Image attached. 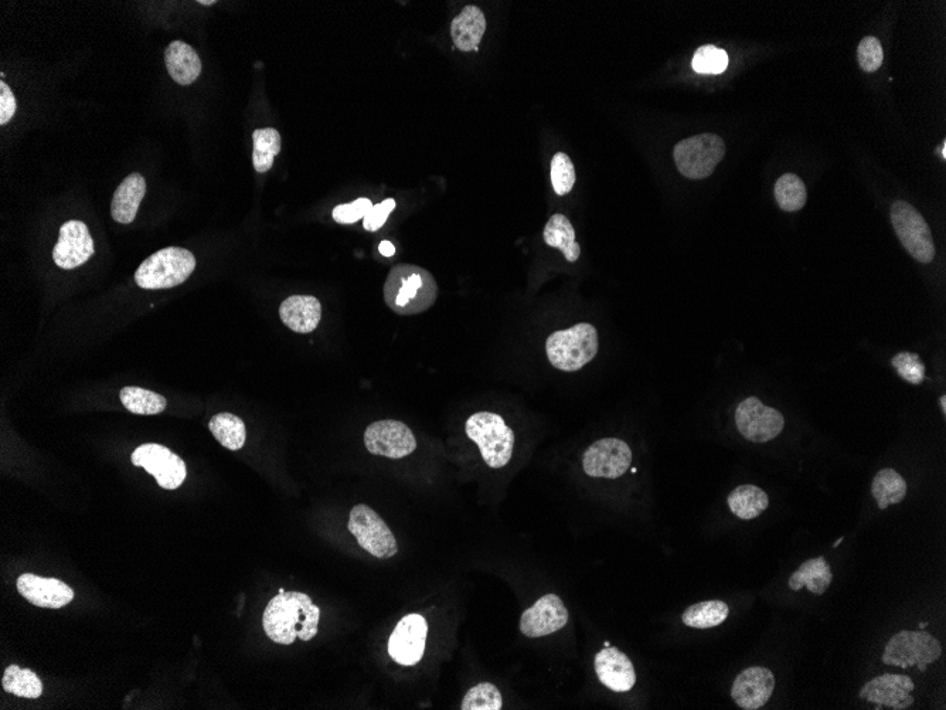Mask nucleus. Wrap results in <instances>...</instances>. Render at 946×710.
Returning a JSON list of instances; mask_svg holds the SVG:
<instances>
[{
  "label": "nucleus",
  "mask_w": 946,
  "mask_h": 710,
  "mask_svg": "<svg viewBox=\"0 0 946 710\" xmlns=\"http://www.w3.org/2000/svg\"><path fill=\"white\" fill-rule=\"evenodd\" d=\"M253 165L258 173L270 171L274 158L281 152V135L277 129H257L253 134Z\"/></svg>",
  "instance_id": "2f4dec72"
},
{
  "label": "nucleus",
  "mask_w": 946,
  "mask_h": 710,
  "mask_svg": "<svg viewBox=\"0 0 946 710\" xmlns=\"http://www.w3.org/2000/svg\"><path fill=\"white\" fill-rule=\"evenodd\" d=\"M891 365L896 368L898 376L911 385H921L925 380V365L917 353L901 352L894 356Z\"/></svg>",
  "instance_id": "4c0bfd02"
},
{
  "label": "nucleus",
  "mask_w": 946,
  "mask_h": 710,
  "mask_svg": "<svg viewBox=\"0 0 946 710\" xmlns=\"http://www.w3.org/2000/svg\"><path fill=\"white\" fill-rule=\"evenodd\" d=\"M428 624L420 614H408L391 634L390 657L400 665L413 667L421 661L427 642Z\"/></svg>",
  "instance_id": "4468645a"
},
{
  "label": "nucleus",
  "mask_w": 946,
  "mask_h": 710,
  "mask_svg": "<svg viewBox=\"0 0 946 710\" xmlns=\"http://www.w3.org/2000/svg\"><path fill=\"white\" fill-rule=\"evenodd\" d=\"M945 156L946 154H945V144H944V146H942V158H945Z\"/></svg>",
  "instance_id": "de8ad7c7"
},
{
  "label": "nucleus",
  "mask_w": 946,
  "mask_h": 710,
  "mask_svg": "<svg viewBox=\"0 0 946 710\" xmlns=\"http://www.w3.org/2000/svg\"><path fill=\"white\" fill-rule=\"evenodd\" d=\"M125 409L141 416H153L166 409L165 397L141 387H124L119 393Z\"/></svg>",
  "instance_id": "473e14b6"
},
{
  "label": "nucleus",
  "mask_w": 946,
  "mask_h": 710,
  "mask_svg": "<svg viewBox=\"0 0 946 710\" xmlns=\"http://www.w3.org/2000/svg\"><path fill=\"white\" fill-rule=\"evenodd\" d=\"M942 655L937 638L925 631H900L887 642L883 662L893 667H918L924 672L927 665L934 664Z\"/></svg>",
  "instance_id": "0eeeda50"
},
{
  "label": "nucleus",
  "mask_w": 946,
  "mask_h": 710,
  "mask_svg": "<svg viewBox=\"0 0 946 710\" xmlns=\"http://www.w3.org/2000/svg\"><path fill=\"white\" fill-rule=\"evenodd\" d=\"M364 445L369 453L398 460L414 453L417 440L410 427L401 421L383 420L366 428Z\"/></svg>",
  "instance_id": "f8f14e48"
},
{
  "label": "nucleus",
  "mask_w": 946,
  "mask_h": 710,
  "mask_svg": "<svg viewBox=\"0 0 946 710\" xmlns=\"http://www.w3.org/2000/svg\"><path fill=\"white\" fill-rule=\"evenodd\" d=\"M17 110L16 98L8 84L0 83V125H6L12 120Z\"/></svg>",
  "instance_id": "79ce46f5"
},
{
  "label": "nucleus",
  "mask_w": 946,
  "mask_h": 710,
  "mask_svg": "<svg viewBox=\"0 0 946 710\" xmlns=\"http://www.w3.org/2000/svg\"><path fill=\"white\" fill-rule=\"evenodd\" d=\"M775 199L784 212H798L808 199L805 183L792 173L782 176L775 185Z\"/></svg>",
  "instance_id": "72a5a7b5"
},
{
  "label": "nucleus",
  "mask_w": 946,
  "mask_h": 710,
  "mask_svg": "<svg viewBox=\"0 0 946 710\" xmlns=\"http://www.w3.org/2000/svg\"><path fill=\"white\" fill-rule=\"evenodd\" d=\"M199 5L212 6L214 5V0H200Z\"/></svg>",
  "instance_id": "a18cd8bd"
},
{
  "label": "nucleus",
  "mask_w": 946,
  "mask_h": 710,
  "mask_svg": "<svg viewBox=\"0 0 946 710\" xmlns=\"http://www.w3.org/2000/svg\"><path fill=\"white\" fill-rule=\"evenodd\" d=\"M397 203L394 199H387L379 205L373 206L370 212L364 216L363 226L367 231H377L387 222L391 212L396 209Z\"/></svg>",
  "instance_id": "a19ab883"
},
{
  "label": "nucleus",
  "mask_w": 946,
  "mask_h": 710,
  "mask_svg": "<svg viewBox=\"0 0 946 710\" xmlns=\"http://www.w3.org/2000/svg\"><path fill=\"white\" fill-rule=\"evenodd\" d=\"M842 542H843V538H840L839 540H837V542L833 543V548H837V546H839L840 543Z\"/></svg>",
  "instance_id": "49530a36"
},
{
  "label": "nucleus",
  "mask_w": 946,
  "mask_h": 710,
  "mask_svg": "<svg viewBox=\"0 0 946 710\" xmlns=\"http://www.w3.org/2000/svg\"><path fill=\"white\" fill-rule=\"evenodd\" d=\"M2 685L6 692L20 698L37 699L43 693V682L39 676L34 674L32 669L20 668L17 665L6 668Z\"/></svg>",
  "instance_id": "7c9ffc66"
},
{
  "label": "nucleus",
  "mask_w": 946,
  "mask_h": 710,
  "mask_svg": "<svg viewBox=\"0 0 946 710\" xmlns=\"http://www.w3.org/2000/svg\"><path fill=\"white\" fill-rule=\"evenodd\" d=\"M485 32V13L478 6H466L451 25L452 42L462 52H476Z\"/></svg>",
  "instance_id": "b1692460"
},
{
  "label": "nucleus",
  "mask_w": 946,
  "mask_h": 710,
  "mask_svg": "<svg viewBox=\"0 0 946 710\" xmlns=\"http://www.w3.org/2000/svg\"><path fill=\"white\" fill-rule=\"evenodd\" d=\"M503 701L499 689L492 684L473 686L462 701V710H500Z\"/></svg>",
  "instance_id": "f704fd0d"
},
{
  "label": "nucleus",
  "mask_w": 946,
  "mask_h": 710,
  "mask_svg": "<svg viewBox=\"0 0 946 710\" xmlns=\"http://www.w3.org/2000/svg\"><path fill=\"white\" fill-rule=\"evenodd\" d=\"M379 251L384 257H391L396 254V247H394L393 243H390V241H381Z\"/></svg>",
  "instance_id": "37998d69"
},
{
  "label": "nucleus",
  "mask_w": 946,
  "mask_h": 710,
  "mask_svg": "<svg viewBox=\"0 0 946 710\" xmlns=\"http://www.w3.org/2000/svg\"><path fill=\"white\" fill-rule=\"evenodd\" d=\"M209 427L214 438L227 450L238 451L244 447L247 431L240 417L231 413H220L210 420Z\"/></svg>",
  "instance_id": "c756f323"
},
{
  "label": "nucleus",
  "mask_w": 946,
  "mask_h": 710,
  "mask_svg": "<svg viewBox=\"0 0 946 710\" xmlns=\"http://www.w3.org/2000/svg\"><path fill=\"white\" fill-rule=\"evenodd\" d=\"M466 436L481 450L483 461L490 468H503L509 464L515 447V433L507 426L502 416L489 411L472 414L465 424Z\"/></svg>",
  "instance_id": "20e7f679"
},
{
  "label": "nucleus",
  "mask_w": 946,
  "mask_h": 710,
  "mask_svg": "<svg viewBox=\"0 0 946 710\" xmlns=\"http://www.w3.org/2000/svg\"><path fill=\"white\" fill-rule=\"evenodd\" d=\"M728 67V56L716 46H703L694 53L693 69L700 74H721Z\"/></svg>",
  "instance_id": "e433bc0d"
},
{
  "label": "nucleus",
  "mask_w": 946,
  "mask_h": 710,
  "mask_svg": "<svg viewBox=\"0 0 946 710\" xmlns=\"http://www.w3.org/2000/svg\"><path fill=\"white\" fill-rule=\"evenodd\" d=\"M440 288L430 271L400 264L390 271L383 287L384 302L397 315L423 314L437 301Z\"/></svg>",
  "instance_id": "f03ea898"
},
{
  "label": "nucleus",
  "mask_w": 946,
  "mask_h": 710,
  "mask_svg": "<svg viewBox=\"0 0 946 710\" xmlns=\"http://www.w3.org/2000/svg\"><path fill=\"white\" fill-rule=\"evenodd\" d=\"M775 689V676L767 668L751 667L735 678L731 698L744 710L762 708L771 699Z\"/></svg>",
  "instance_id": "a211bd4d"
},
{
  "label": "nucleus",
  "mask_w": 946,
  "mask_h": 710,
  "mask_svg": "<svg viewBox=\"0 0 946 710\" xmlns=\"http://www.w3.org/2000/svg\"><path fill=\"white\" fill-rule=\"evenodd\" d=\"M632 451L625 441L619 438H602L585 451L583 468L592 478L621 477L631 467Z\"/></svg>",
  "instance_id": "ddd939ff"
},
{
  "label": "nucleus",
  "mask_w": 946,
  "mask_h": 710,
  "mask_svg": "<svg viewBox=\"0 0 946 710\" xmlns=\"http://www.w3.org/2000/svg\"><path fill=\"white\" fill-rule=\"evenodd\" d=\"M833 580L832 569L825 557H816L808 560L789 579V587L798 591L802 587H808V590L816 596H822L828 591L830 583Z\"/></svg>",
  "instance_id": "393cba45"
},
{
  "label": "nucleus",
  "mask_w": 946,
  "mask_h": 710,
  "mask_svg": "<svg viewBox=\"0 0 946 710\" xmlns=\"http://www.w3.org/2000/svg\"><path fill=\"white\" fill-rule=\"evenodd\" d=\"M196 268V258L189 250L168 247L146 258L135 273V281L144 290H168L185 283Z\"/></svg>",
  "instance_id": "39448f33"
},
{
  "label": "nucleus",
  "mask_w": 946,
  "mask_h": 710,
  "mask_svg": "<svg viewBox=\"0 0 946 710\" xmlns=\"http://www.w3.org/2000/svg\"><path fill=\"white\" fill-rule=\"evenodd\" d=\"M17 590L33 606L53 610L67 606L74 599V591L66 583L30 573L22 574L17 579Z\"/></svg>",
  "instance_id": "6ab92c4d"
},
{
  "label": "nucleus",
  "mask_w": 946,
  "mask_h": 710,
  "mask_svg": "<svg viewBox=\"0 0 946 710\" xmlns=\"http://www.w3.org/2000/svg\"><path fill=\"white\" fill-rule=\"evenodd\" d=\"M94 253L93 237L83 222L70 220L61 226L59 243L53 250L54 263L57 266L63 270H74L87 263Z\"/></svg>",
  "instance_id": "2eb2a0df"
},
{
  "label": "nucleus",
  "mask_w": 946,
  "mask_h": 710,
  "mask_svg": "<svg viewBox=\"0 0 946 710\" xmlns=\"http://www.w3.org/2000/svg\"><path fill=\"white\" fill-rule=\"evenodd\" d=\"M547 246L554 247L564 254L567 261L575 263L580 258V244L575 240L573 224L564 214H553L543 231Z\"/></svg>",
  "instance_id": "a878e982"
},
{
  "label": "nucleus",
  "mask_w": 946,
  "mask_h": 710,
  "mask_svg": "<svg viewBox=\"0 0 946 710\" xmlns=\"http://www.w3.org/2000/svg\"><path fill=\"white\" fill-rule=\"evenodd\" d=\"M945 400H946V397H945V396H942V397H941V400H939V404H941L942 413H944V414L946 413V402H945Z\"/></svg>",
  "instance_id": "c03bdc74"
},
{
  "label": "nucleus",
  "mask_w": 946,
  "mask_h": 710,
  "mask_svg": "<svg viewBox=\"0 0 946 710\" xmlns=\"http://www.w3.org/2000/svg\"><path fill=\"white\" fill-rule=\"evenodd\" d=\"M857 59H859L860 67L866 73H874V71L879 70L884 59L883 47H881L879 39L873 36L864 37L859 44V49H857Z\"/></svg>",
  "instance_id": "58836bf2"
},
{
  "label": "nucleus",
  "mask_w": 946,
  "mask_h": 710,
  "mask_svg": "<svg viewBox=\"0 0 946 710\" xmlns=\"http://www.w3.org/2000/svg\"><path fill=\"white\" fill-rule=\"evenodd\" d=\"M168 73L180 86H190L202 74V60L192 46L180 40L169 44L165 52Z\"/></svg>",
  "instance_id": "4be33fe9"
},
{
  "label": "nucleus",
  "mask_w": 946,
  "mask_h": 710,
  "mask_svg": "<svg viewBox=\"0 0 946 710\" xmlns=\"http://www.w3.org/2000/svg\"><path fill=\"white\" fill-rule=\"evenodd\" d=\"M871 494L880 509H887L890 505L900 504L907 497V482L896 470L886 468L874 477Z\"/></svg>",
  "instance_id": "cd10ccee"
},
{
  "label": "nucleus",
  "mask_w": 946,
  "mask_h": 710,
  "mask_svg": "<svg viewBox=\"0 0 946 710\" xmlns=\"http://www.w3.org/2000/svg\"><path fill=\"white\" fill-rule=\"evenodd\" d=\"M728 506L737 518L751 521L768 509V495L755 485H741L728 495Z\"/></svg>",
  "instance_id": "bb28decb"
},
{
  "label": "nucleus",
  "mask_w": 946,
  "mask_h": 710,
  "mask_svg": "<svg viewBox=\"0 0 946 710\" xmlns=\"http://www.w3.org/2000/svg\"><path fill=\"white\" fill-rule=\"evenodd\" d=\"M735 424L745 440L761 444L777 438L785 420L778 410L765 406L757 397H748L735 410Z\"/></svg>",
  "instance_id": "9d476101"
},
{
  "label": "nucleus",
  "mask_w": 946,
  "mask_h": 710,
  "mask_svg": "<svg viewBox=\"0 0 946 710\" xmlns=\"http://www.w3.org/2000/svg\"><path fill=\"white\" fill-rule=\"evenodd\" d=\"M132 462L148 471L163 489H178L186 480L185 461L163 445H141L132 454Z\"/></svg>",
  "instance_id": "9b49d317"
},
{
  "label": "nucleus",
  "mask_w": 946,
  "mask_h": 710,
  "mask_svg": "<svg viewBox=\"0 0 946 710\" xmlns=\"http://www.w3.org/2000/svg\"><path fill=\"white\" fill-rule=\"evenodd\" d=\"M726 155V144L716 134H700L675 146L677 169L686 178H709Z\"/></svg>",
  "instance_id": "423d86ee"
},
{
  "label": "nucleus",
  "mask_w": 946,
  "mask_h": 710,
  "mask_svg": "<svg viewBox=\"0 0 946 710\" xmlns=\"http://www.w3.org/2000/svg\"><path fill=\"white\" fill-rule=\"evenodd\" d=\"M146 193L145 178L139 173L129 175L112 197L111 214L117 223L129 224L134 222L139 206Z\"/></svg>",
  "instance_id": "5701e85b"
},
{
  "label": "nucleus",
  "mask_w": 946,
  "mask_h": 710,
  "mask_svg": "<svg viewBox=\"0 0 946 710\" xmlns=\"http://www.w3.org/2000/svg\"><path fill=\"white\" fill-rule=\"evenodd\" d=\"M568 610L556 594L541 597L520 618V631L529 638L546 637L566 627Z\"/></svg>",
  "instance_id": "dca6fc26"
},
{
  "label": "nucleus",
  "mask_w": 946,
  "mask_h": 710,
  "mask_svg": "<svg viewBox=\"0 0 946 710\" xmlns=\"http://www.w3.org/2000/svg\"><path fill=\"white\" fill-rule=\"evenodd\" d=\"M372 207V200L362 197V199H357L353 203L336 206L332 213L333 220L339 224L356 223L357 220L364 219V216L370 212Z\"/></svg>",
  "instance_id": "ea45409f"
},
{
  "label": "nucleus",
  "mask_w": 946,
  "mask_h": 710,
  "mask_svg": "<svg viewBox=\"0 0 946 710\" xmlns=\"http://www.w3.org/2000/svg\"><path fill=\"white\" fill-rule=\"evenodd\" d=\"M321 610L311 597L298 591L278 593L268 603L262 616L265 634L281 645L294 644L296 638L311 641L318 634Z\"/></svg>",
  "instance_id": "f257e3e1"
},
{
  "label": "nucleus",
  "mask_w": 946,
  "mask_h": 710,
  "mask_svg": "<svg viewBox=\"0 0 946 710\" xmlns=\"http://www.w3.org/2000/svg\"><path fill=\"white\" fill-rule=\"evenodd\" d=\"M595 672L602 685L614 692H629L636 682L631 659L615 647H607L598 652L595 657Z\"/></svg>",
  "instance_id": "aec40b11"
},
{
  "label": "nucleus",
  "mask_w": 946,
  "mask_h": 710,
  "mask_svg": "<svg viewBox=\"0 0 946 710\" xmlns=\"http://www.w3.org/2000/svg\"><path fill=\"white\" fill-rule=\"evenodd\" d=\"M279 317L296 334H311L322 318V305L315 297L294 295L282 302Z\"/></svg>",
  "instance_id": "412c9836"
},
{
  "label": "nucleus",
  "mask_w": 946,
  "mask_h": 710,
  "mask_svg": "<svg viewBox=\"0 0 946 710\" xmlns=\"http://www.w3.org/2000/svg\"><path fill=\"white\" fill-rule=\"evenodd\" d=\"M574 163L570 156L564 152H558L551 161V183H553L554 192L558 196L568 195L575 185Z\"/></svg>",
  "instance_id": "c9c22d12"
},
{
  "label": "nucleus",
  "mask_w": 946,
  "mask_h": 710,
  "mask_svg": "<svg viewBox=\"0 0 946 710\" xmlns=\"http://www.w3.org/2000/svg\"><path fill=\"white\" fill-rule=\"evenodd\" d=\"M349 531L360 548L377 559H390L397 555L398 545L393 532L370 506L359 504L350 511Z\"/></svg>",
  "instance_id": "1a4fd4ad"
},
{
  "label": "nucleus",
  "mask_w": 946,
  "mask_h": 710,
  "mask_svg": "<svg viewBox=\"0 0 946 710\" xmlns=\"http://www.w3.org/2000/svg\"><path fill=\"white\" fill-rule=\"evenodd\" d=\"M891 222L905 250L922 264H930L935 257L934 240L930 227L914 206L898 200L891 206Z\"/></svg>",
  "instance_id": "6e6552de"
},
{
  "label": "nucleus",
  "mask_w": 946,
  "mask_h": 710,
  "mask_svg": "<svg viewBox=\"0 0 946 710\" xmlns=\"http://www.w3.org/2000/svg\"><path fill=\"white\" fill-rule=\"evenodd\" d=\"M915 685L910 676L886 674L867 682L859 693L863 701L876 703L877 706L901 710L910 708L914 703Z\"/></svg>",
  "instance_id": "f3484780"
},
{
  "label": "nucleus",
  "mask_w": 946,
  "mask_h": 710,
  "mask_svg": "<svg viewBox=\"0 0 946 710\" xmlns=\"http://www.w3.org/2000/svg\"><path fill=\"white\" fill-rule=\"evenodd\" d=\"M728 614H730V608L724 601H702V603L693 604V606L687 608L683 613L682 620L687 627L707 630V628L723 624L727 620Z\"/></svg>",
  "instance_id": "c85d7f7f"
},
{
  "label": "nucleus",
  "mask_w": 946,
  "mask_h": 710,
  "mask_svg": "<svg viewBox=\"0 0 946 710\" xmlns=\"http://www.w3.org/2000/svg\"><path fill=\"white\" fill-rule=\"evenodd\" d=\"M600 342L594 325L578 324L551 334L546 341V353L553 368L564 372L583 369L597 356Z\"/></svg>",
  "instance_id": "7ed1b4c3"
}]
</instances>
